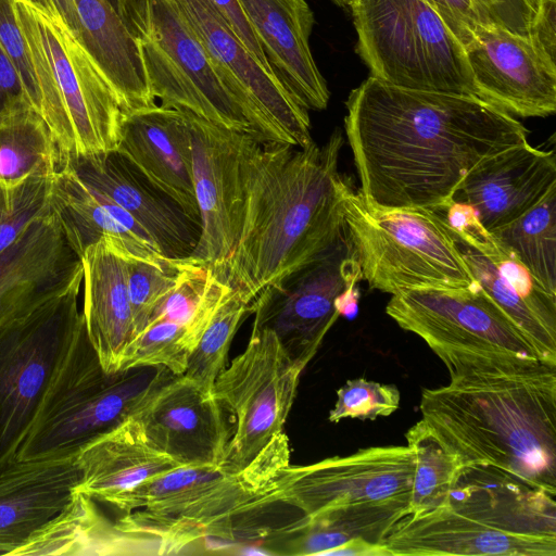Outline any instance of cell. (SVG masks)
I'll return each instance as SVG.
<instances>
[{
    "mask_svg": "<svg viewBox=\"0 0 556 556\" xmlns=\"http://www.w3.org/2000/svg\"><path fill=\"white\" fill-rule=\"evenodd\" d=\"M64 164L90 187L126 210L149 233L163 256L185 258L192 254L201 228L117 151Z\"/></svg>",
    "mask_w": 556,
    "mask_h": 556,
    "instance_id": "23",
    "label": "cell"
},
{
    "mask_svg": "<svg viewBox=\"0 0 556 556\" xmlns=\"http://www.w3.org/2000/svg\"><path fill=\"white\" fill-rule=\"evenodd\" d=\"M116 151L201 228L193 188L191 130L184 110L155 104L126 112Z\"/></svg>",
    "mask_w": 556,
    "mask_h": 556,
    "instance_id": "20",
    "label": "cell"
},
{
    "mask_svg": "<svg viewBox=\"0 0 556 556\" xmlns=\"http://www.w3.org/2000/svg\"><path fill=\"white\" fill-rule=\"evenodd\" d=\"M239 2L278 80L305 110L326 109L330 92L311 51L314 15L306 1Z\"/></svg>",
    "mask_w": 556,
    "mask_h": 556,
    "instance_id": "25",
    "label": "cell"
},
{
    "mask_svg": "<svg viewBox=\"0 0 556 556\" xmlns=\"http://www.w3.org/2000/svg\"><path fill=\"white\" fill-rule=\"evenodd\" d=\"M328 556H392L384 544L353 539L331 551Z\"/></svg>",
    "mask_w": 556,
    "mask_h": 556,
    "instance_id": "48",
    "label": "cell"
},
{
    "mask_svg": "<svg viewBox=\"0 0 556 556\" xmlns=\"http://www.w3.org/2000/svg\"><path fill=\"white\" fill-rule=\"evenodd\" d=\"M409 515V503L387 501L331 508L313 516H300L269 544L270 553L287 555L328 554L353 539L383 544L392 528Z\"/></svg>",
    "mask_w": 556,
    "mask_h": 556,
    "instance_id": "31",
    "label": "cell"
},
{
    "mask_svg": "<svg viewBox=\"0 0 556 556\" xmlns=\"http://www.w3.org/2000/svg\"><path fill=\"white\" fill-rule=\"evenodd\" d=\"M344 219L362 280L391 295L476 282L443 215L429 208H379L354 190Z\"/></svg>",
    "mask_w": 556,
    "mask_h": 556,
    "instance_id": "6",
    "label": "cell"
},
{
    "mask_svg": "<svg viewBox=\"0 0 556 556\" xmlns=\"http://www.w3.org/2000/svg\"><path fill=\"white\" fill-rule=\"evenodd\" d=\"M229 412L185 375L164 369L131 416L149 443L182 466H222L231 438Z\"/></svg>",
    "mask_w": 556,
    "mask_h": 556,
    "instance_id": "16",
    "label": "cell"
},
{
    "mask_svg": "<svg viewBox=\"0 0 556 556\" xmlns=\"http://www.w3.org/2000/svg\"><path fill=\"white\" fill-rule=\"evenodd\" d=\"M27 109L35 108L17 71L0 47V124Z\"/></svg>",
    "mask_w": 556,
    "mask_h": 556,
    "instance_id": "45",
    "label": "cell"
},
{
    "mask_svg": "<svg viewBox=\"0 0 556 556\" xmlns=\"http://www.w3.org/2000/svg\"><path fill=\"white\" fill-rule=\"evenodd\" d=\"M56 13V16L62 21L71 33L76 37L78 36V22L75 13L73 0H50Z\"/></svg>",
    "mask_w": 556,
    "mask_h": 556,
    "instance_id": "49",
    "label": "cell"
},
{
    "mask_svg": "<svg viewBox=\"0 0 556 556\" xmlns=\"http://www.w3.org/2000/svg\"><path fill=\"white\" fill-rule=\"evenodd\" d=\"M190 125L193 188L201 233L189 256L220 276L237 239L239 149L242 132L184 110Z\"/></svg>",
    "mask_w": 556,
    "mask_h": 556,
    "instance_id": "18",
    "label": "cell"
},
{
    "mask_svg": "<svg viewBox=\"0 0 556 556\" xmlns=\"http://www.w3.org/2000/svg\"><path fill=\"white\" fill-rule=\"evenodd\" d=\"M128 256L106 241L88 247L83 264V319L88 340L108 374L119 371L135 338L128 292Z\"/></svg>",
    "mask_w": 556,
    "mask_h": 556,
    "instance_id": "29",
    "label": "cell"
},
{
    "mask_svg": "<svg viewBox=\"0 0 556 556\" xmlns=\"http://www.w3.org/2000/svg\"><path fill=\"white\" fill-rule=\"evenodd\" d=\"M77 452L0 467V555L15 556L68 505L80 478Z\"/></svg>",
    "mask_w": 556,
    "mask_h": 556,
    "instance_id": "21",
    "label": "cell"
},
{
    "mask_svg": "<svg viewBox=\"0 0 556 556\" xmlns=\"http://www.w3.org/2000/svg\"><path fill=\"white\" fill-rule=\"evenodd\" d=\"M554 184L555 152L527 141L485 157L472 167L453 201L471 206L491 232L530 210Z\"/></svg>",
    "mask_w": 556,
    "mask_h": 556,
    "instance_id": "22",
    "label": "cell"
},
{
    "mask_svg": "<svg viewBox=\"0 0 556 556\" xmlns=\"http://www.w3.org/2000/svg\"><path fill=\"white\" fill-rule=\"evenodd\" d=\"M527 36L544 55L556 62V0H538Z\"/></svg>",
    "mask_w": 556,
    "mask_h": 556,
    "instance_id": "47",
    "label": "cell"
},
{
    "mask_svg": "<svg viewBox=\"0 0 556 556\" xmlns=\"http://www.w3.org/2000/svg\"><path fill=\"white\" fill-rule=\"evenodd\" d=\"M116 1L117 12L138 42L152 97L161 106L188 110L262 139L175 0Z\"/></svg>",
    "mask_w": 556,
    "mask_h": 556,
    "instance_id": "8",
    "label": "cell"
},
{
    "mask_svg": "<svg viewBox=\"0 0 556 556\" xmlns=\"http://www.w3.org/2000/svg\"><path fill=\"white\" fill-rule=\"evenodd\" d=\"M53 176L34 175L11 186L0 182V253L14 243L33 220L51 212Z\"/></svg>",
    "mask_w": 556,
    "mask_h": 556,
    "instance_id": "39",
    "label": "cell"
},
{
    "mask_svg": "<svg viewBox=\"0 0 556 556\" xmlns=\"http://www.w3.org/2000/svg\"><path fill=\"white\" fill-rule=\"evenodd\" d=\"M164 369L137 367L108 374L83 324L16 458H39L78 451L90 439L129 416Z\"/></svg>",
    "mask_w": 556,
    "mask_h": 556,
    "instance_id": "9",
    "label": "cell"
},
{
    "mask_svg": "<svg viewBox=\"0 0 556 556\" xmlns=\"http://www.w3.org/2000/svg\"><path fill=\"white\" fill-rule=\"evenodd\" d=\"M362 280L349 235L329 254L264 291L251 305L253 324L271 329L304 367L341 316L340 299Z\"/></svg>",
    "mask_w": 556,
    "mask_h": 556,
    "instance_id": "14",
    "label": "cell"
},
{
    "mask_svg": "<svg viewBox=\"0 0 556 556\" xmlns=\"http://www.w3.org/2000/svg\"><path fill=\"white\" fill-rule=\"evenodd\" d=\"M304 368L271 329L253 324L247 348L223 369L213 388L233 418L223 467L243 469L283 432Z\"/></svg>",
    "mask_w": 556,
    "mask_h": 556,
    "instance_id": "11",
    "label": "cell"
},
{
    "mask_svg": "<svg viewBox=\"0 0 556 556\" xmlns=\"http://www.w3.org/2000/svg\"><path fill=\"white\" fill-rule=\"evenodd\" d=\"M77 464L74 491L117 511L141 483L182 466L153 447L131 416L80 446Z\"/></svg>",
    "mask_w": 556,
    "mask_h": 556,
    "instance_id": "27",
    "label": "cell"
},
{
    "mask_svg": "<svg viewBox=\"0 0 556 556\" xmlns=\"http://www.w3.org/2000/svg\"><path fill=\"white\" fill-rule=\"evenodd\" d=\"M60 155L43 117L21 111L0 124V182L16 185L30 176H53Z\"/></svg>",
    "mask_w": 556,
    "mask_h": 556,
    "instance_id": "35",
    "label": "cell"
},
{
    "mask_svg": "<svg viewBox=\"0 0 556 556\" xmlns=\"http://www.w3.org/2000/svg\"><path fill=\"white\" fill-rule=\"evenodd\" d=\"M18 1L26 2L29 5H31L33 8L42 12L43 14L58 18L56 13H55L50 0H18Z\"/></svg>",
    "mask_w": 556,
    "mask_h": 556,
    "instance_id": "50",
    "label": "cell"
},
{
    "mask_svg": "<svg viewBox=\"0 0 556 556\" xmlns=\"http://www.w3.org/2000/svg\"><path fill=\"white\" fill-rule=\"evenodd\" d=\"M491 233L546 292L556 295V184L530 210Z\"/></svg>",
    "mask_w": 556,
    "mask_h": 556,
    "instance_id": "33",
    "label": "cell"
},
{
    "mask_svg": "<svg viewBox=\"0 0 556 556\" xmlns=\"http://www.w3.org/2000/svg\"><path fill=\"white\" fill-rule=\"evenodd\" d=\"M345 104L358 192L379 208L443 211L472 167L528 141L514 115L477 97L404 89L369 76Z\"/></svg>",
    "mask_w": 556,
    "mask_h": 556,
    "instance_id": "1",
    "label": "cell"
},
{
    "mask_svg": "<svg viewBox=\"0 0 556 556\" xmlns=\"http://www.w3.org/2000/svg\"><path fill=\"white\" fill-rule=\"evenodd\" d=\"M195 346L197 342L184 326L161 319L150 324L128 344L119 371L162 367L173 375H184Z\"/></svg>",
    "mask_w": 556,
    "mask_h": 556,
    "instance_id": "38",
    "label": "cell"
},
{
    "mask_svg": "<svg viewBox=\"0 0 556 556\" xmlns=\"http://www.w3.org/2000/svg\"><path fill=\"white\" fill-rule=\"evenodd\" d=\"M77 40L115 91L124 112L156 104L135 36L109 0H73Z\"/></svg>",
    "mask_w": 556,
    "mask_h": 556,
    "instance_id": "30",
    "label": "cell"
},
{
    "mask_svg": "<svg viewBox=\"0 0 556 556\" xmlns=\"http://www.w3.org/2000/svg\"><path fill=\"white\" fill-rule=\"evenodd\" d=\"M179 542L138 528L123 517L111 520L88 495L74 491L64 510L36 533L22 555H169Z\"/></svg>",
    "mask_w": 556,
    "mask_h": 556,
    "instance_id": "26",
    "label": "cell"
},
{
    "mask_svg": "<svg viewBox=\"0 0 556 556\" xmlns=\"http://www.w3.org/2000/svg\"><path fill=\"white\" fill-rule=\"evenodd\" d=\"M13 7L30 50L40 115L56 144L60 167L116 151L125 112L109 81L62 21L23 1L14 0Z\"/></svg>",
    "mask_w": 556,
    "mask_h": 556,
    "instance_id": "5",
    "label": "cell"
},
{
    "mask_svg": "<svg viewBox=\"0 0 556 556\" xmlns=\"http://www.w3.org/2000/svg\"><path fill=\"white\" fill-rule=\"evenodd\" d=\"M400 391L394 384L369 381L364 378L348 380L337 391L334 407L329 413L331 422L342 419H376L394 413L400 405Z\"/></svg>",
    "mask_w": 556,
    "mask_h": 556,
    "instance_id": "41",
    "label": "cell"
},
{
    "mask_svg": "<svg viewBox=\"0 0 556 556\" xmlns=\"http://www.w3.org/2000/svg\"><path fill=\"white\" fill-rule=\"evenodd\" d=\"M231 290L210 266L191 257L179 258L175 282L154 309L148 326L161 319L178 323L198 344Z\"/></svg>",
    "mask_w": 556,
    "mask_h": 556,
    "instance_id": "34",
    "label": "cell"
},
{
    "mask_svg": "<svg viewBox=\"0 0 556 556\" xmlns=\"http://www.w3.org/2000/svg\"><path fill=\"white\" fill-rule=\"evenodd\" d=\"M440 359L450 382L422 391L421 419L464 467H491L555 496L556 364L514 356Z\"/></svg>",
    "mask_w": 556,
    "mask_h": 556,
    "instance_id": "3",
    "label": "cell"
},
{
    "mask_svg": "<svg viewBox=\"0 0 556 556\" xmlns=\"http://www.w3.org/2000/svg\"><path fill=\"white\" fill-rule=\"evenodd\" d=\"M481 24L502 26L518 35H528L538 0H472Z\"/></svg>",
    "mask_w": 556,
    "mask_h": 556,
    "instance_id": "43",
    "label": "cell"
},
{
    "mask_svg": "<svg viewBox=\"0 0 556 556\" xmlns=\"http://www.w3.org/2000/svg\"><path fill=\"white\" fill-rule=\"evenodd\" d=\"M178 260L165 256L154 262L128 258V292L135 338L147 328L154 309L172 289Z\"/></svg>",
    "mask_w": 556,
    "mask_h": 556,
    "instance_id": "40",
    "label": "cell"
},
{
    "mask_svg": "<svg viewBox=\"0 0 556 556\" xmlns=\"http://www.w3.org/2000/svg\"><path fill=\"white\" fill-rule=\"evenodd\" d=\"M244 47L271 73L257 35L239 0H208ZM275 75V74H274Z\"/></svg>",
    "mask_w": 556,
    "mask_h": 556,
    "instance_id": "46",
    "label": "cell"
},
{
    "mask_svg": "<svg viewBox=\"0 0 556 556\" xmlns=\"http://www.w3.org/2000/svg\"><path fill=\"white\" fill-rule=\"evenodd\" d=\"M250 303L232 289L222 302L191 353L185 376L207 392H213L218 375L226 367L228 351Z\"/></svg>",
    "mask_w": 556,
    "mask_h": 556,
    "instance_id": "37",
    "label": "cell"
},
{
    "mask_svg": "<svg viewBox=\"0 0 556 556\" xmlns=\"http://www.w3.org/2000/svg\"><path fill=\"white\" fill-rule=\"evenodd\" d=\"M349 8L370 76L404 89L480 98L463 43L425 0H352Z\"/></svg>",
    "mask_w": 556,
    "mask_h": 556,
    "instance_id": "7",
    "label": "cell"
},
{
    "mask_svg": "<svg viewBox=\"0 0 556 556\" xmlns=\"http://www.w3.org/2000/svg\"><path fill=\"white\" fill-rule=\"evenodd\" d=\"M50 205L79 257L99 241L111 243L130 258L154 262L163 256L126 210L86 184L66 164L52 178Z\"/></svg>",
    "mask_w": 556,
    "mask_h": 556,
    "instance_id": "28",
    "label": "cell"
},
{
    "mask_svg": "<svg viewBox=\"0 0 556 556\" xmlns=\"http://www.w3.org/2000/svg\"><path fill=\"white\" fill-rule=\"evenodd\" d=\"M415 459L407 445L361 448L314 464L286 468L280 501L303 516L361 503H409Z\"/></svg>",
    "mask_w": 556,
    "mask_h": 556,
    "instance_id": "15",
    "label": "cell"
},
{
    "mask_svg": "<svg viewBox=\"0 0 556 556\" xmlns=\"http://www.w3.org/2000/svg\"><path fill=\"white\" fill-rule=\"evenodd\" d=\"M295 1H298V2H303V1H305V0H295Z\"/></svg>",
    "mask_w": 556,
    "mask_h": 556,
    "instance_id": "52",
    "label": "cell"
},
{
    "mask_svg": "<svg viewBox=\"0 0 556 556\" xmlns=\"http://www.w3.org/2000/svg\"><path fill=\"white\" fill-rule=\"evenodd\" d=\"M383 544L392 556H556V539L515 534L446 504L401 519Z\"/></svg>",
    "mask_w": 556,
    "mask_h": 556,
    "instance_id": "24",
    "label": "cell"
},
{
    "mask_svg": "<svg viewBox=\"0 0 556 556\" xmlns=\"http://www.w3.org/2000/svg\"><path fill=\"white\" fill-rule=\"evenodd\" d=\"M289 465V439L281 432L241 470L180 466L141 483L118 511L130 523L185 547L203 538H269L273 531L260 520L274 506L286 505L279 485Z\"/></svg>",
    "mask_w": 556,
    "mask_h": 556,
    "instance_id": "4",
    "label": "cell"
},
{
    "mask_svg": "<svg viewBox=\"0 0 556 556\" xmlns=\"http://www.w3.org/2000/svg\"><path fill=\"white\" fill-rule=\"evenodd\" d=\"M263 140L303 148L313 141L308 111L239 40L208 0H175Z\"/></svg>",
    "mask_w": 556,
    "mask_h": 556,
    "instance_id": "13",
    "label": "cell"
},
{
    "mask_svg": "<svg viewBox=\"0 0 556 556\" xmlns=\"http://www.w3.org/2000/svg\"><path fill=\"white\" fill-rule=\"evenodd\" d=\"M83 280L80 257L52 212L33 220L0 253V327Z\"/></svg>",
    "mask_w": 556,
    "mask_h": 556,
    "instance_id": "19",
    "label": "cell"
},
{
    "mask_svg": "<svg viewBox=\"0 0 556 556\" xmlns=\"http://www.w3.org/2000/svg\"><path fill=\"white\" fill-rule=\"evenodd\" d=\"M342 144L340 129L303 148L242 132L237 239L219 277L250 307L346 238L344 203L354 189L339 173Z\"/></svg>",
    "mask_w": 556,
    "mask_h": 556,
    "instance_id": "2",
    "label": "cell"
},
{
    "mask_svg": "<svg viewBox=\"0 0 556 556\" xmlns=\"http://www.w3.org/2000/svg\"><path fill=\"white\" fill-rule=\"evenodd\" d=\"M13 2L14 0H0V47L17 71L33 106L40 114L41 98L38 79Z\"/></svg>",
    "mask_w": 556,
    "mask_h": 556,
    "instance_id": "42",
    "label": "cell"
},
{
    "mask_svg": "<svg viewBox=\"0 0 556 556\" xmlns=\"http://www.w3.org/2000/svg\"><path fill=\"white\" fill-rule=\"evenodd\" d=\"M386 313L402 329L421 338L439 358H540L520 329L477 281L460 288L399 292L391 296Z\"/></svg>",
    "mask_w": 556,
    "mask_h": 556,
    "instance_id": "12",
    "label": "cell"
},
{
    "mask_svg": "<svg viewBox=\"0 0 556 556\" xmlns=\"http://www.w3.org/2000/svg\"><path fill=\"white\" fill-rule=\"evenodd\" d=\"M451 231L476 281L520 329L538 356L556 364V296L525 292L478 247Z\"/></svg>",
    "mask_w": 556,
    "mask_h": 556,
    "instance_id": "32",
    "label": "cell"
},
{
    "mask_svg": "<svg viewBox=\"0 0 556 556\" xmlns=\"http://www.w3.org/2000/svg\"><path fill=\"white\" fill-rule=\"evenodd\" d=\"M441 16L463 46H467L481 24L472 0H425Z\"/></svg>",
    "mask_w": 556,
    "mask_h": 556,
    "instance_id": "44",
    "label": "cell"
},
{
    "mask_svg": "<svg viewBox=\"0 0 556 556\" xmlns=\"http://www.w3.org/2000/svg\"><path fill=\"white\" fill-rule=\"evenodd\" d=\"M340 7H349L352 0H331Z\"/></svg>",
    "mask_w": 556,
    "mask_h": 556,
    "instance_id": "51",
    "label": "cell"
},
{
    "mask_svg": "<svg viewBox=\"0 0 556 556\" xmlns=\"http://www.w3.org/2000/svg\"><path fill=\"white\" fill-rule=\"evenodd\" d=\"M81 283L0 327V467L16 459L84 324Z\"/></svg>",
    "mask_w": 556,
    "mask_h": 556,
    "instance_id": "10",
    "label": "cell"
},
{
    "mask_svg": "<svg viewBox=\"0 0 556 556\" xmlns=\"http://www.w3.org/2000/svg\"><path fill=\"white\" fill-rule=\"evenodd\" d=\"M415 459L410 517H420L442 507L464 466L459 456L420 419L405 434Z\"/></svg>",
    "mask_w": 556,
    "mask_h": 556,
    "instance_id": "36",
    "label": "cell"
},
{
    "mask_svg": "<svg viewBox=\"0 0 556 556\" xmlns=\"http://www.w3.org/2000/svg\"><path fill=\"white\" fill-rule=\"evenodd\" d=\"M464 48L482 100L521 117L555 113L556 62L528 36L480 24Z\"/></svg>",
    "mask_w": 556,
    "mask_h": 556,
    "instance_id": "17",
    "label": "cell"
}]
</instances>
